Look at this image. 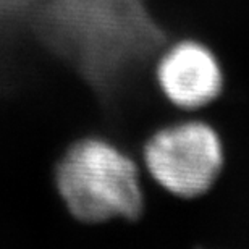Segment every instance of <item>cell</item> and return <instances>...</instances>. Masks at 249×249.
I'll use <instances>...</instances> for the list:
<instances>
[{"label":"cell","mask_w":249,"mask_h":249,"mask_svg":"<svg viewBox=\"0 0 249 249\" xmlns=\"http://www.w3.org/2000/svg\"><path fill=\"white\" fill-rule=\"evenodd\" d=\"M60 201L81 225L136 223L146 201V175L138 157L101 134L74 139L53 168Z\"/></svg>","instance_id":"1"},{"label":"cell","mask_w":249,"mask_h":249,"mask_svg":"<svg viewBox=\"0 0 249 249\" xmlns=\"http://www.w3.org/2000/svg\"><path fill=\"white\" fill-rule=\"evenodd\" d=\"M139 162L154 186L180 199L204 196L225 165L220 134L197 115H183L157 128L144 141Z\"/></svg>","instance_id":"2"},{"label":"cell","mask_w":249,"mask_h":249,"mask_svg":"<svg viewBox=\"0 0 249 249\" xmlns=\"http://www.w3.org/2000/svg\"><path fill=\"white\" fill-rule=\"evenodd\" d=\"M162 97L183 115H196L220 97L225 86L222 63L207 44L193 37L168 42L154 65Z\"/></svg>","instance_id":"3"}]
</instances>
